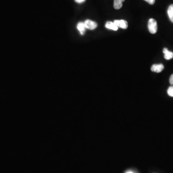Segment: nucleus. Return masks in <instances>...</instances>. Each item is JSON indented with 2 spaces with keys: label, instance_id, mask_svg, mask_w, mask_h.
I'll use <instances>...</instances> for the list:
<instances>
[{
  "label": "nucleus",
  "instance_id": "obj_1",
  "mask_svg": "<svg viewBox=\"0 0 173 173\" xmlns=\"http://www.w3.org/2000/svg\"><path fill=\"white\" fill-rule=\"evenodd\" d=\"M148 29L151 33H156L157 31L158 26L156 21L153 18H151L148 22Z\"/></svg>",
  "mask_w": 173,
  "mask_h": 173
},
{
  "label": "nucleus",
  "instance_id": "obj_2",
  "mask_svg": "<svg viewBox=\"0 0 173 173\" xmlns=\"http://www.w3.org/2000/svg\"><path fill=\"white\" fill-rule=\"evenodd\" d=\"M84 24L86 29L87 28L90 30H94L97 27V23L90 19L86 20Z\"/></svg>",
  "mask_w": 173,
  "mask_h": 173
},
{
  "label": "nucleus",
  "instance_id": "obj_3",
  "mask_svg": "<svg viewBox=\"0 0 173 173\" xmlns=\"http://www.w3.org/2000/svg\"><path fill=\"white\" fill-rule=\"evenodd\" d=\"M114 23L117 27L123 29H126L128 27V23L125 20H115Z\"/></svg>",
  "mask_w": 173,
  "mask_h": 173
},
{
  "label": "nucleus",
  "instance_id": "obj_4",
  "mask_svg": "<svg viewBox=\"0 0 173 173\" xmlns=\"http://www.w3.org/2000/svg\"><path fill=\"white\" fill-rule=\"evenodd\" d=\"M164 69V66L163 64H154L151 67V70L152 72L156 73H160Z\"/></svg>",
  "mask_w": 173,
  "mask_h": 173
},
{
  "label": "nucleus",
  "instance_id": "obj_5",
  "mask_svg": "<svg viewBox=\"0 0 173 173\" xmlns=\"http://www.w3.org/2000/svg\"><path fill=\"white\" fill-rule=\"evenodd\" d=\"M77 30H78L79 32H80V34H84L85 32H86V29L85 26L84 22H79V23L77 24Z\"/></svg>",
  "mask_w": 173,
  "mask_h": 173
},
{
  "label": "nucleus",
  "instance_id": "obj_6",
  "mask_svg": "<svg viewBox=\"0 0 173 173\" xmlns=\"http://www.w3.org/2000/svg\"><path fill=\"white\" fill-rule=\"evenodd\" d=\"M163 52L165 54V58L166 60H170L173 58V52L169 51L168 49L166 48L163 49Z\"/></svg>",
  "mask_w": 173,
  "mask_h": 173
},
{
  "label": "nucleus",
  "instance_id": "obj_7",
  "mask_svg": "<svg viewBox=\"0 0 173 173\" xmlns=\"http://www.w3.org/2000/svg\"><path fill=\"white\" fill-rule=\"evenodd\" d=\"M106 27L108 29H111L114 31H117L118 30V27L116 25L114 22L108 21L106 24Z\"/></svg>",
  "mask_w": 173,
  "mask_h": 173
},
{
  "label": "nucleus",
  "instance_id": "obj_8",
  "mask_svg": "<svg viewBox=\"0 0 173 173\" xmlns=\"http://www.w3.org/2000/svg\"><path fill=\"white\" fill-rule=\"evenodd\" d=\"M125 0H114V8L116 10L120 9L122 7L123 2Z\"/></svg>",
  "mask_w": 173,
  "mask_h": 173
},
{
  "label": "nucleus",
  "instance_id": "obj_9",
  "mask_svg": "<svg viewBox=\"0 0 173 173\" xmlns=\"http://www.w3.org/2000/svg\"><path fill=\"white\" fill-rule=\"evenodd\" d=\"M167 14L169 19L173 23V4H171L169 6L167 10Z\"/></svg>",
  "mask_w": 173,
  "mask_h": 173
},
{
  "label": "nucleus",
  "instance_id": "obj_10",
  "mask_svg": "<svg viewBox=\"0 0 173 173\" xmlns=\"http://www.w3.org/2000/svg\"><path fill=\"white\" fill-rule=\"evenodd\" d=\"M167 93H168L169 96L173 97V86L169 87L168 90H167Z\"/></svg>",
  "mask_w": 173,
  "mask_h": 173
},
{
  "label": "nucleus",
  "instance_id": "obj_11",
  "mask_svg": "<svg viewBox=\"0 0 173 173\" xmlns=\"http://www.w3.org/2000/svg\"><path fill=\"white\" fill-rule=\"evenodd\" d=\"M144 1L150 4H154V3L156 2V0H144Z\"/></svg>",
  "mask_w": 173,
  "mask_h": 173
},
{
  "label": "nucleus",
  "instance_id": "obj_12",
  "mask_svg": "<svg viewBox=\"0 0 173 173\" xmlns=\"http://www.w3.org/2000/svg\"><path fill=\"white\" fill-rule=\"evenodd\" d=\"M169 82H170V83L171 85H173V74L170 77V79H169Z\"/></svg>",
  "mask_w": 173,
  "mask_h": 173
},
{
  "label": "nucleus",
  "instance_id": "obj_13",
  "mask_svg": "<svg viewBox=\"0 0 173 173\" xmlns=\"http://www.w3.org/2000/svg\"><path fill=\"white\" fill-rule=\"evenodd\" d=\"M86 0H75L76 2L78 3H82L83 2H85Z\"/></svg>",
  "mask_w": 173,
  "mask_h": 173
},
{
  "label": "nucleus",
  "instance_id": "obj_14",
  "mask_svg": "<svg viewBox=\"0 0 173 173\" xmlns=\"http://www.w3.org/2000/svg\"><path fill=\"white\" fill-rule=\"evenodd\" d=\"M126 173H134L133 172H131V171H128V172H126Z\"/></svg>",
  "mask_w": 173,
  "mask_h": 173
}]
</instances>
